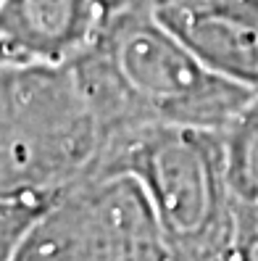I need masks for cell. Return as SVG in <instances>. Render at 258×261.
<instances>
[{
  "instance_id": "obj_1",
  "label": "cell",
  "mask_w": 258,
  "mask_h": 261,
  "mask_svg": "<svg viewBox=\"0 0 258 261\" xmlns=\"http://www.w3.org/2000/svg\"><path fill=\"white\" fill-rule=\"evenodd\" d=\"M129 140L74 58L64 64H3L0 253L69 193L119 174Z\"/></svg>"
},
{
  "instance_id": "obj_2",
  "label": "cell",
  "mask_w": 258,
  "mask_h": 261,
  "mask_svg": "<svg viewBox=\"0 0 258 261\" xmlns=\"http://www.w3.org/2000/svg\"><path fill=\"white\" fill-rule=\"evenodd\" d=\"M74 61L127 132L148 127L224 132L255 95L214 71L156 13L100 19L98 35Z\"/></svg>"
},
{
  "instance_id": "obj_3",
  "label": "cell",
  "mask_w": 258,
  "mask_h": 261,
  "mask_svg": "<svg viewBox=\"0 0 258 261\" xmlns=\"http://www.w3.org/2000/svg\"><path fill=\"white\" fill-rule=\"evenodd\" d=\"M119 174L145 190L179 261H230L240 203L226 169L224 132L148 127L124 148Z\"/></svg>"
},
{
  "instance_id": "obj_4",
  "label": "cell",
  "mask_w": 258,
  "mask_h": 261,
  "mask_svg": "<svg viewBox=\"0 0 258 261\" xmlns=\"http://www.w3.org/2000/svg\"><path fill=\"white\" fill-rule=\"evenodd\" d=\"M0 261H179L145 190L132 174H108L69 193Z\"/></svg>"
},
{
  "instance_id": "obj_5",
  "label": "cell",
  "mask_w": 258,
  "mask_h": 261,
  "mask_svg": "<svg viewBox=\"0 0 258 261\" xmlns=\"http://www.w3.org/2000/svg\"><path fill=\"white\" fill-rule=\"evenodd\" d=\"M156 16L214 71L258 93V0H171Z\"/></svg>"
},
{
  "instance_id": "obj_6",
  "label": "cell",
  "mask_w": 258,
  "mask_h": 261,
  "mask_svg": "<svg viewBox=\"0 0 258 261\" xmlns=\"http://www.w3.org/2000/svg\"><path fill=\"white\" fill-rule=\"evenodd\" d=\"M98 27V0H0V56L3 64H64Z\"/></svg>"
},
{
  "instance_id": "obj_7",
  "label": "cell",
  "mask_w": 258,
  "mask_h": 261,
  "mask_svg": "<svg viewBox=\"0 0 258 261\" xmlns=\"http://www.w3.org/2000/svg\"><path fill=\"white\" fill-rule=\"evenodd\" d=\"M224 145L237 203L258 211V93L224 129Z\"/></svg>"
},
{
  "instance_id": "obj_8",
  "label": "cell",
  "mask_w": 258,
  "mask_h": 261,
  "mask_svg": "<svg viewBox=\"0 0 258 261\" xmlns=\"http://www.w3.org/2000/svg\"><path fill=\"white\" fill-rule=\"evenodd\" d=\"M230 261H258V211L240 206Z\"/></svg>"
},
{
  "instance_id": "obj_9",
  "label": "cell",
  "mask_w": 258,
  "mask_h": 261,
  "mask_svg": "<svg viewBox=\"0 0 258 261\" xmlns=\"http://www.w3.org/2000/svg\"><path fill=\"white\" fill-rule=\"evenodd\" d=\"M171 0H98L100 19L121 16V13H158Z\"/></svg>"
}]
</instances>
